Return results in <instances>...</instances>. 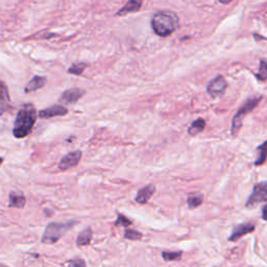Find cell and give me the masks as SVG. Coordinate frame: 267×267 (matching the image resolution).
Returning a JSON list of instances; mask_svg holds the SVG:
<instances>
[{
    "mask_svg": "<svg viewBox=\"0 0 267 267\" xmlns=\"http://www.w3.org/2000/svg\"><path fill=\"white\" fill-rule=\"evenodd\" d=\"M38 118V114L35 107L31 103L24 105L17 114V118L15 120L13 134L14 137L17 139H22L28 136L32 133L34 125Z\"/></svg>",
    "mask_w": 267,
    "mask_h": 267,
    "instance_id": "1",
    "label": "cell"
},
{
    "mask_svg": "<svg viewBox=\"0 0 267 267\" xmlns=\"http://www.w3.org/2000/svg\"><path fill=\"white\" fill-rule=\"evenodd\" d=\"M179 26V18L172 12H158L152 19V27L159 37H168Z\"/></svg>",
    "mask_w": 267,
    "mask_h": 267,
    "instance_id": "2",
    "label": "cell"
},
{
    "mask_svg": "<svg viewBox=\"0 0 267 267\" xmlns=\"http://www.w3.org/2000/svg\"><path fill=\"white\" fill-rule=\"evenodd\" d=\"M76 221L69 220L65 222H51L47 227L42 237V242L45 244H55L72 229Z\"/></svg>",
    "mask_w": 267,
    "mask_h": 267,
    "instance_id": "3",
    "label": "cell"
},
{
    "mask_svg": "<svg viewBox=\"0 0 267 267\" xmlns=\"http://www.w3.org/2000/svg\"><path fill=\"white\" fill-rule=\"evenodd\" d=\"M261 99H262V96H255V97L248 98L240 107V109L238 110V112L235 114V116L233 118V121H232L231 134L233 136H236L237 134L239 133V131L242 128L244 117H246L248 114H249L251 111H253L259 105V102H260Z\"/></svg>",
    "mask_w": 267,
    "mask_h": 267,
    "instance_id": "4",
    "label": "cell"
},
{
    "mask_svg": "<svg viewBox=\"0 0 267 267\" xmlns=\"http://www.w3.org/2000/svg\"><path fill=\"white\" fill-rule=\"evenodd\" d=\"M264 202H267V181L255 185L253 191H251V194L249 195L246 204V207L250 208Z\"/></svg>",
    "mask_w": 267,
    "mask_h": 267,
    "instance_id": "5",
    "label": "cell"
},
{
    "mask_svg": "<svg viewBox=\"0 0 267 267\" xmlns=\"http://www.w3.org/2000/svg\"><path fill=\"white\" fill-rule=\"evenodd\" d=\"M228 88V83L226 78L222 76H218L210 81V84L207 87V91L212 97H217L224 94Z\"/></svg>",
    "mask_w": 267,
    "mask_h": 267,
    "instance_id": "6",
    "label": "cell"
},
{
    "mask_svg": "<svg viewBox=\"0 0 267 267\" xmlns=\"http://www.w3.org/2000/svg\"><path fill=\"white\" fill-rule=\"evenodd\" d=\"M81 155H83V153H81L80 151H76L67 153L66 155H64L61 162L58 163V168L61 170H67L77 166L78 163L80 162Z\"/></svg>",
    "mask_w": 267,
    "mask_h": 267,
    "instance_id": "7",
    "label": "cell"
},
{
    "mask_svg": "<svg viewBox=\"0 0 267 267\" xmlns=\"http://www.w3.org/2000/svg\"><path fill=\"white\" fill-rule=\"evenodd\" d=\"M255 229H256V226L254 224H251V222H246V224H240L238 226H236L233 229L231 236L229 237V241L234 242L236 240H238L241 238V237L254 232Z\"/></svg>",
    "mask_w": 267,
    "mask_h": 267,
    "instance_id": "8",
    "label": "cell"
},
{
    "mask_svg": "<svg viewBox=\"0 0 267 267\" xmlns=\"http://www.w3.org/2000/svg\"><path fill=\"white\" fill-rule=\"evenodd\" d=\"M85 94V91L78 88H72L66 90L61 96V102L67 103V105H73V103L77 102Z\"/></svg>",
    "mask_w": 267,
    "mask_h": 267,
    "instance_id": "9",
    "label": "cell"
},
{
    "mask_svg": "<svg viewBox=\"0 0 267 267\" xmlns=\"http://www.w3.org/2000/svg\"><path fill=\"white\" fill-rule=\"evenodd\" d=\"M69 113L68 109H66L63 106L60 105H55L51 106L49 108H46L42 110L39 113L40 118H44V119H47V118H53V117H57V116H65Z\"/></svg>",
    "mask_w": 267,
    "mask_h": 267,
    "instance_id": "10",
    "label": "cell"
},
{
    "mask_svg": "<svg viewBox=\"0 0 267 267\" xmlns=\"http://www.w3.org/2000/svg\"><path fill=\"white\" fill-rule=\"evenodd\" d=\"M11 109V97L9 89L3 81H0V116Z\"/></svg>",
    "mask_w": 267,
    "mask_h": 267,
    "instance_id": "11",
    "label": "cell"
},
{
    "mask_svg": "<svg viewBox=\"0 0 267 267\" xmlns=\"http://www.w3.org/2000/svg\"><path fill=\"white\" fill-rule=\"evenodd\" d=\"M154 191H155V186H153V185H147V186L143 187L142 189H140L138 191V194L135 200L138 204L144 205L152 198V196L154 194Z\"/></svg>",
    "mask_w": 267,
    "mask_h": 267,
    "instance_id": "12",
    "label": "cell"
},
{
    "mask_svg": "<svg viewBox=\"0 0 267 267\" xmlns=\"http://www.w3.org/2000/svg\"><path fill=\"white\" fill-rule=\"evenodd\" d=\"M143 0H129L121 10L118 11L117 15L118 16H124V15H128L130 13H136L140 11L141 6H142Z\"/></svg>",
    "mask_w": 267,
    "mask_h": 267,
    "instance_id": "13",
    "label": "cell"
},
{
    "mask_svg": "<svg viewBox=\"0 0 267 267\" xmlns=\"http://www.w3.org/2000/svg\"><path fill=\"white\" fill-rule=\"evenodd\" d=\"M46 80H47L46 77L36 76L28 81V84L26 85L24 91L26 93H29V92H35L37 90H39V89L43 88L46 85Z\"/></svg>",
    "mask_w": 267,
    "mask_h": 267,
    "instance_id": "14",
    "label": "cell"
},
{
    "mask_svg": "<svg viewBox=\"0 0 267 267\" xmlns=\"http://www.w3.org/2000/svg\"><path fill=\"white\" fill-rule=\"evenodd\" d=\"M26 204L25 196L19 191H13L10 194V207L23 209Z\"/></svg>",
    "mask_w": 267,
    "mask_h": 267,
    "instance_id": "15",
    "label": "cell"
},
{
    "mask_svg": "<svg viewBox=\"0 0 267 267\" xmlns=\"http://www.w3.org/2000/svg\"><path fill=\"white\" fill-rule=\"evenodd\" d=\"M93 237V232L91 228H87L84 231H81L76 239V244L78 247H85V246H89L90 244L91 240Z\"/></svg>",
    "mask_w": 267,
    "mask_h": 267,
    "instance_id": "16",
    "label": "cell"
},
{
    "mask_svg": "<svg viewBox=\"0 0 267 267\" xmlns=\"http://www.w3.org/2000/svg\"><path fill=\"white\" fill-rule=\"evenodd\" d=\"M206 128V121L203 119V118H198L197 120L192 122V124L188 129V134L191 136H195L197 134L202 133Z\"/></svg>",
    "mask_w": 267,
    "mask_h": 267,
    "instance_id": "17",
    "label": "cell"
},
{
    "mask_svg": "<svg viewBox=\"0 0 267 267\" xmlns=\"http://www.w3.org/2000/svg\"><path fill=\"white\" fill-rule=\"evenodd\" d=\"M257 153H258V157H257V160L255 161V165L260 166L264 164L267 159V141H265V142L261 144L260 146H258Z\"/></svg>",
    "mask_w": 267,
    "mask_h": 267,
    "instance_id": "18",
    "label": "cell"
},
{
    "mask_svg": "<svg viewBox=\"0 0 267 267\" xmlns=\"http://www.w3.org/2000/svg\"><path fill=\"white\" fill-rule=\"evenodd\" d=\"M256 78L260 81H266L267 80V60L260 61V68L259 71L255 74Z\"/></svg>",
    "mask_w": 267,
    "mask_h": 267,
    "instance_id": "19",
    "label": "cell"
},
{
    "mask_svg": "<svg viewBox=\"0 0 267 267\" xmlns=\"http://www.w3.org/2000/svg\"><path fill=\"white\" fill-rule=\"evenodd\" d=\"M124 238L129 239V240H133V241L140 240V239H142V233L136 231V229H125V232H124Z\"/></svg>",
    "mask_w": 267,
    "mask_h": 267,
    "instance_id": "20",
    "label": "cell"
},
{
    "mask_svg": "<svg viewBox=\"0 0 267 267\" xmlns=\"http://www.w3.org/2000/svg\"><path fill=\"white\" fill-rule=\"evenodd\" d=\"M87 64L85 63H76L73 64L70 68L68 69V72L71 74H74V76H80L81 73L85 71V69L87 68Z\"/></svg>",
    "mask_w": 267,
    "mask_h": 267,
    "instance_id": "21",
    "label": "cell"
},
{
    "mask_svg": "<svg viewBox=\"0 0 267 267\" xmlns=\"http://www.w3.org/2000/svg\"><path fill=\"white\" fill-rule=\"evenodd\" d=\"M203 202H204L203 196H200V195H190L187 199L188 206L191 208V209H193V208H196V207H199L200 205L203 204Z\"/></svg>",
    "mask_w": 267,
    "mask_h": 267,
    "instance_id": "22",
    "label": "cell"
},
{
    "mask_svg": "<svg viewBox=\"0 0 267 267\" xmlns=\"http://www.w3.org/2000/svg\"><path fill=\"white\" fill-rule=\"evenodd\" d=\"M162 257L165 261H175V260H179V259H181L182 251H172V253L163 251Z\"/></svg>",
    "mask_w": 267,
    "mask_h": 267,
    "instance_id": "23",
    "label": "cell"
},
{
    "mask_svg": "<svg viewBox=\"0 0 267 267\" xmlns=\"http://www.w3.org/2000/svg\"><path fill=\"white\" fill-rule=\"evenodd\" d=\"M132 225V221L130 219H128L127 217L124 216V215L122 214H118V218L115 222V226L116 227H119V226H122V227H129Z\"/></svg>",
    "mask_w": 267,
    "mask_h": 267,
    "instance_id": "24",
    "label": "cell"
},
{
    "mask_svg": "<svg viewBox=\"0 0 267 267\" xmlns=\"http://www.w3.org/2000/svg\"><path fill=\"white\" fill-rule=\"evenodd\" d=\"M65 265H67V266H86V262L81 260V259H76V260L66 262Z\"/></svg>",
    "mask_w": 267,
    "mask_h": 267,
    "instance_id": "25",
    "label": "cell"
},
{
    "mask_svg": "<svg viewBox=\"0 0 267 267\" xmlns=\"http://www.w3.org/2000/svg\"><path fill=\"white\" fill-rule=\"evenodd\" d=\"M262 219L267 221V205L262 208Z\"/></svg>",
    "mask_w": 267,
    "mask_h": 267,
    "instance_id": "26",
    "label": "cell"
},
{
    "mask_svg": "<svg viewBox=\"0 0 267 267\" xmlns=\"http://www.w3.org/2000/svg\"><path fill=\"white\" fill-rule=\"evenodd\" d=\"M232 1H233V0H219V2L222 3V4H228V3L232 2Z\"/></svg>",
    "mask_w": 267,
    "mask_h": 267,
    "instance_id": "27",
    "label": "cell"
},
{
    "mask_svg": "<svg viewBox=\"0 0 267 267\" xmlns=\"http://www.w3.org/2000/svg\"><path fill=\"white\" fill-rule=\"evenodd\" d=\"M2 163H3V158H2V157H0V166L2 165Z\"/></svg>",
    "mask_w": 267,
    "mask_h": 267,
    "instance_id": "28",
    "label": "cell"
},
{
    "mask_svg": "<svg viewBox=\"0 0 267 267\" xmlns=\"http://www.w3.org/2000/svg\"><path fill=\"white\" fill-rule=\"evenodd\" d=\"M262 40H267V39H262Z\"/></svg>",
    "mask_w": 267,
    "mask_h": 267,
    "instance_id": "29",
    "label": "cell"
}]
</instances>
